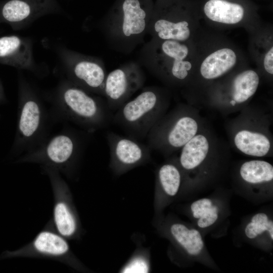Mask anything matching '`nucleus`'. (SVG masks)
Returning <instances> with one entry per match:
<instances>
[{
  "label": "nucleus",
  "instance_id": "nucleus-13",
  "mask_svg": "<svg viewBox=\"0 0 273 273\" xmlns=\"http://www.w3.org/2000/svg\"><path fill=\"white\" fill-rule=\"evenodd\" d=\"M71 76L74 84L87 92L104 96L107 75L102 64L89 59H80L73 65Z\"/></svg>",
  "mask_w": 273,
  "mask_h": 273
},
{
  "label": "nucleus",
  "instance_id": "nucleus-14",
  "mask_svg": "<svg viewBox=\"0 0 273 273\" xmlns=\"http://www.w3.org/2000/svg\"><path fill=\"white\" fill-rule=\"evenodd\" d=\"M239 177L246 186L256 194L272 191L273 166L262 160H251L243 162L239 169Z\"/></svg>",
  "mask_w": 273,
  "mask_h": 273
},
{
  "label": "nucleus",
  "instance_id": "nucleus-5",
  "mask_svg": "<svg viewBox=\"0 0 273 273\" xmlns=\"http://www.w3.org/2000/svg\"><path fill=\"white\" fill-rule=\"evenodd\" d=\"M47 113L40 101L29 89L20 96L16 133L12 150L30 151L44 141Z\"/></svg>",
  "mask_w": 273,
  "mask_h": 273
},
{
  "label": "nucleus",
  "instance_id": "nucleus-15",
  "mask_svg": "<svg viewBox=\"0 0 273 273\" xmlns=\"http://www.w3.org/2000/svg\"><path fill=\"white\" fill-rule=\"evenodd\" d=\"M32 61L29 43L16 35L0 37V62L19 68H28Z\"/></svg>",
  "mask_w": 273,
  "mask_h": 273
},
{
  "label": "nucleus",
  "instance_id": "nucleus-12",
  "mask_svg": "<svg viewBox=\"0 0 273 273\" xmlns=\"http://www.w3.org/2000/svg\"><path fill=\"white\" fill-rule=\"evenodd\" d=\"M259 77L254 70H247L237 74L233 79L226 97L216 104L218 108L225 113H231L243 108V106L256 93Z\"/></svg>",
  "mask_w": 273,
  "mask_h": 273
},
{
  "label": "nucleus",
  "instance_id": "nucleus-9",
  "mask_svg": "<svg viewBox=\"0 0 273 273\" xmlns=\"http://www.w3.org/2000/svg\"><path fill=\"white\" fill-rule=\"evenodd\" d=\"M80 150L77 138L72 134H58L28 152L27 158L43 159L56 165L65 164L73 159Z\"/></svg>",
  "mask_w": 273,
  "mask_h": 273
},
{
  "label": "nucleus",
  "instance_id": "nucleus-22",
  "mask_svg": "<svg viewBox=\"0 0 273 273\" xmlns=\"http://www.w3.org/2000/svg\"><path fill=\"white\" fill-rule=\"evenodd\" d=\"M34 246L40 252L56 255L65 254L69 249L64 239L49 232L40 233L36 238Z\"/></svg>",
  "mask_w": 273,
  "mask_h": 273
},
{
  "label": "nucleus",
  "instance_id": "nucleus-23",
  "mask_svg": "<svg viewBox=\"0 0 273 273\" xmlns=\"http://www.w3.org/2000/svg\"><path fill=\"white\" fill-rule=\"evenodd\" d=\"M54 220L56 228L61 235L69 237L75 232V219L64 203L60 202L55 206Z\"/></svg>",
  "mask_w": 273,
  "mask_h": 273
},
{
  "label": "nucleus",
  "instance_id": "nucleus-6",
  "mask_svg": "<svg viewBox=\"0 0 273 273\" xmlns=\"http://www.w3.org/2000/svg\"><path fill=\"white\" fill-rule=\"evenodd\" d=\"M159 45L149 42L145 49L147 65L167 62L152 68L161 76L173 81H183L187 79L192 65L186 60L189 49L183 42L173 40H160Z\"/></svg>",
  "mask_w": 273,
  "mask_h": 273
},
{
  "label": "nucleus",
  "instance_id": "nucleus-16",
  "mask_svg": "<svg viewBox=\"0 0 273 273\" xmlns=\"http://www.w3.org/2000/svg\"><path fill=\"white\" fill-rule=\"evenodd\" d=\"M169 232L175 242L191 257L201 259L206 254L205 243L200 231L181 222L172 223Z\"/></svg>",
  "mask_w": 273,
  "mask_h": 273
},
{
  "label": "nucleus",
  "instance_id": "nucleus-24",
  "mask_svg": "<svg viewBox=\"0 0 273 273\" xmlns=\"http://www.w3.org/2000/svg\"><path fill=\"white\" fill-rule=\"evenodd\" d=\"M30 13L29 5L22 0H10L4 5L1 10L3 18L10 23L21 22L28 18Z\"/></svg>",
  "mask_w": 273,
  "mask_h": 273
},
{
  "label": "nucleus",
  "instance_id": "nucleus-18",
  "mask_svg": "<svg viewBox=\"0 0 273 273\" xmlns=\"http://www.w3.org/2000/svg\"><path fill=\"white\" fill-rule=\"evenodd\" d=\"M185 180L177 161L164 163L156 173L158 190L167 198H172L178 194Z\"/></svg>",
  "mask_w": 273,
  "mask_h": 273
},
{
  "label": "nucleus",
  "instance_id": "nucleus-26",
  "mask_svg": "<svg viewBox=\"0 0 273 273\" xmlns=\"http://www.w3.org/2000/svg\"><path fill=\"white\" fill-rule=\"evenodd\" d=\"M263 66L265 70L269 74H273V48L271 47L266 53L264 60Z\"/></svg>",
  "mask_w": 273,
  "mask_h": 273
},
{
  "label": "nucleus",
  "instance_id": "nucleus-4",
  "mask_svg": "<svg viewBox=\"0 0 273 273\" xmlns=\"http://www.w3.org/2000/svg\"><path fill=\"white\" fill-rule=\"evenodd\" d=\"M151 18L141 0H123L118 15L107 22L108 37L121 50L130 51L148 32Z\"/></svg>",
  "mask_w": 273,
  "mask_h": 273
},
{
  "label": "nucleus",
  "instance_id": "nucleus-11",
  "mask_svg": "<svg viewBox=\"0 0 273 273\" xmlns=\"http://www.w3.org/2000/svg\"><path fill=\"white\" fill-rule=\"evenodd\" d=\"M248 123L238 127L233 134V142L235 148L247 156L262 157L272 151V141L267 129L256 123Z\"/></svg>",
  "mask_w": 273,
  "mask_h": 273
},
{
  "label": "nucleus",
  "instance_id": "nucleus-7",
  "mask_svg": "<svg viewBox=\"0 0 273 273\" xmlns=\"http://www.w3.org/2000/svg\"><path fill=\"white\" fill-rule=\"evenodd\" d=\"M145 76L136 64H129L107 75L104 85L106 104L111 110H117L142 87Z\"/></svg>",
  "mask_w": 273,
  "mask_h": 273
},
{
  "label": "nucleus",
  "instance_id": "nucleus-25",
  "mask_svg": "<svg viewBox=\"0 0 273 273\" xmlns=\"http://www.w3.org/2000/svg\"><path fill=\"white\" fill-rule=\"evenodd\" d=\"M150 266L147 259L137 256L131 259L121 270L124 273H146L149 272Z\"/></svg>",
  "mask_w": 273,
  "mask_h": 273
},
{
  "label": "nucleus",
  "instance_id": "nucleus-21",
  "mask_svg": "<svg viewBox=\"0 0 273 273\" xmlns=\"http://www.w3.org/2000/svg\"><path fill=\"white\" fill-rule=\"evenodd\" d=\"M246 238L253 241H273V221L264 212L253 215L246 223L244 230Z\"/></svg>",
  "mask_w": 273,
  "mask_h": 273
},
{
  "label": "nucleus",
  "instance_id": "nucleus-20",
  "mask_svg": "<svg viewBox=\"0 0 273 273\" xmlns=\"http://www.w3.org/2000/svg\"><path fill=\"white\" fill-rule=\"evenodd\" d=\"M190 209L197 226L202 230L215 225L222 211L218 202L208 198H201L193 202Z\"/></svg>",
  "mask_w": 273,
  "mask_h": 273
},
{
  "label": "nucleus",
  "instance_id": "nucleus-1",
  "mask_svg": "<svg viewBox=\"0 0 273 273\" xmlns=\"http://www.w3.org/2000/svg\"><path fill=\"white\" fill-rule=\"evenodd\" d=\"M168 103L156 89L147 87L117 110L114 120L133 136L142 139L166 114Z\"/></svg>",
  "mask_w": 273,
  "mask_h": 273
},
{
  "label": "nucleus",
  "instance_id": "nucleus-17",
  "mask_svg": "<svg viewBox=\"0 0 273 273\" xmlns=\"http://www.w3.org/2000/svg\"><path fill=\"white\" fill-rule=\"evenodd\" d=\"M237 56L229 48H222L209 55L200 67L201 76L206 79L212 80L222 76L235 65Z\"/></svg>",
  "mask_w": 273,
  "mask_h": 273
},
{
  "label": "nucleus",
  "instance_id": "nucleus-10",
  "mask_svg": "<svg viewBox=\"0 0 273 273\" xmlns=\"http://www.w3.org/2000/svg\"><path fill=\"white\" fill-rule=\"evenodd\" d=\"M214 141L206 132L199 131L180 149L177 163L185 179L190 174L198 173L213 154Z\"/></svg>",
  "mask_w": 273,
  "mask_h": 273
},
{
  "label": "nucleus",
  "instance_id": "nucleus-19",
  "mask_svg": "<svg viewBox=\"0 0 273 273\" xmlns=\"http://www.w3.org/2000/svg\"><path fill=\"white\" fill-rule=\"evenodd\" d=\"M204 12L210 20L225 24L239 23L244 15L241 5L225 0L208 1L204 5Z\"/></svg>",
  "mask_w": 273,
  "mask_h": 273
},
{
  "label": "nucleus",
  "instance_id": "nucleus-3",
  "mask_svg": "<svg viewBox=\"0 0 273 273\" xmlns=\"http://www.w3.org/2000/svg\"><path fill=\"white\" fill-rule=\"evenodd\" d=\"M57 109L66 118L93 132L104 127L110 119L107 104L75 84H67L61 89Z\"/></svg>",
  "mask_w": 273,
  "mask_h": 273
},
{
  "label": "nucleus",
  "instance_id": "nucleus-27",
  "mask_svg": "<svg viewBox=\"0 0 273 273\" xmlns=\"http://www.w3.org/2000/svg\"><path fill=\"white\" fill-rule=\"evenodd\" d=\"M5 95L4 94V88L2 83L0 80V103L5 101Z\"/></svg>",
  "mask_w": 273,
  "mask_h": 273
},
{
  "label": "nucleus",
  "instance_id": "nucleus-2",
  "mask_svg": "<svg viewBox=\"0 0 273 273\" xmlns=\"http://www.w3.org/2000/svg\"><path fill=\"white\" fill-rule=\"evenodd\" d=\"M201 129L198 118L189 107L180 106L164 115L147 135L151 150L170 154L181 148Z\"/></svg>",
  "mask_w": 273,
  "mask_h": 273
},
{
  "label": "nucleus",
  "instance_id": "nucleus-8",
  "mask_svg": "<svg viewBox=\"0 0 273 273\" xmlns=\"http://www.w3.org/2000/svg\"><path fill=\"white\" fill-rule=\"evenodd\" d=\"M106 138L110 149V165L117 174L138 166L150 158L151 150L134 139L108 132Z\"/></svg>",
  "mask_w": 273,
  "mask_h": 273
}]
</instances>
